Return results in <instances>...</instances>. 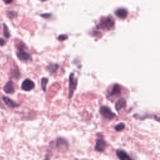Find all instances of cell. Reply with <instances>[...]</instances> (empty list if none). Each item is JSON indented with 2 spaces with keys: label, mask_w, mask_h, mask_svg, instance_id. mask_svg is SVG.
Instances as JSON below:
<instances>
[{
  "label": "cell",
  "mask_w": 160,
  "mask_h": 160,
  "mask_svg": "<svg viewBox=\"0 0 160 160\" xmlns=\"http://www.w3.org/2000/svg\"><path fill=\"white\" fill-rule=\"evenodd\" d=\"M69 98H71L73 93L77 87V78L75 77L74 73H71L69 78Z\"/></svg>",
  "instance_id": "1"
},
{
  "label": "cell",
  "mask_w": 160,
  "mask_h": 160,
  "mask_svg": "<svg viewBox=\"0 0 160 160\" xmlns=\"http://www.w3.org/2000/svg\"><path fill=\"white\" fill-rule=\"evenodd\" d=\"M114 25V21L111 17H108L101 21L100 24V27L103 29H110Z\"/></svg>",
  "instance_id": "2"
},
{
  "label": "cell",
  "mask_w": 160,
  "mask_h": 160,
  "mask_svg": "<svg viewBox=\"0 0 160 160\" xmlns=\"http://www.w3.org/2000/svg\"><path fill=\"white\" fill-rule=\"evenodd\" d=\"M100 113L104 118L108 119H112L115 117V114L113 113L111 110L106 106L101 107L100 109Z\"/></svg>",
  "instance_id": "3"
},
{
  "label": "cell",
  "mask_w": 160,
  "mask_h": 160,
  "mask_svg": "<svg viewBox=\"0 0 160 160\" xmlns=\"http://www.w3.org/2000/svg\"><path fill=\"white\" fill-rule=\"evenodd\" d=\"M106 147V143L103 138L101 136H99L96 140V143L95 146V150L98 152H103L104 151Z\"/></svg>",
  "instance_id": "4"
},
{
  "label": "cell",
  "mask_w": 160,
  "mask_h": 160,
  "mask_svg": "<svg viewBox=\"0 0 160 160\" xmlns=\"http://www.w3.org/2000/svg\"><path fill=\"white\" fill-rule=\"evenodd\" d=\"M34 88V83L30 79H26L22 83L21 89L26 91H29Z\"/></svg>",
  "instance_id": "5"
},
{
  "label": "cell",
  "mask_w": 160,
  "mask_h": 160,
  "mask_svg": "<svg viewBox=\"0 0 160 160\" xmlns=\"http://www.w3.org/2000/svg\"><path fill=\"white\" fill-rule=\"evenodd\" d=\"M18 58L24 61H27L31 60V56L27 52L24 51V50L19 49V51L17 53Z\"/></svg>",
  "instance_id": "6"
},
{
  "label": "cell",
  "mask_w": 160,
  "mask_h": 160,
  "mask_svg": "<svg viewBox=\"0 0 160 160\" xmlns=\"http://www.w3.org/2000/svg\"><path fill=\"white\" fill-rule=\"evenodd\" d=\"M68 142L63 138H59L56 141V146L59 150H66L68 147Z\"/></svg>",
  "instance_id": "7"
},
{
  "label": "cell",
  "mask_w": 160,
  "mask_h": 160,
  "mask_svg": "<svg viewBox=\"0 0 160 160\" xmlns=\"http://www.w3.org/2000/svg\"><path fill=\"white\" fill-rule=\"evenodd\" d=\"M116 15L121 19H125L128 16V11L124 8H120L115 11Z\"/></svg>",
  "instance_id": "8"
},
{
  "label": "cell",
  "mask_w": 160,
  "mask_h": 160,
  "mask_svg": "<svg viewBox=\"0 0 160 160\" xmlns=\"http://www.w3.org/2000/svg\"><path fill=\"white\" fill-rule=\"evenodd\" d=\"M4 91L7 94H11V93H13L15 91L14 85H13V83L11 81L8 82L6 84V85L4 87Z\"/></svg>",
  "instance_id": "9"
},
{
  "label": "cell",
  "mask_w": 160,
  "mask_h": 160,
  "mask_svg": "<svg viewBox=\"0 0 160 160\" xmlns=\"http://www.w3.org/2000/svg\"><path fill=\"white\" fill-rule=\"evenodd\" d=\"M120 93H121V88H120V87L118 85H114L109 93V96H118Z\"/></svg>",
  "instance_id": "10"
},
{
  "label": "cell",
  "mask_w": 160,
  "mask_h": 160,
  "mask_svg": "<svg viewBox=\"0 0 160 160\" xmlns=\"http://www.w3.org/2000/svg\"><path fill=\"white\" fill-rule=\"evenodd\" d=\"M3 101L5 102V103L10 108H15V107H17L18 106V104L15 103L14 101L11 100V99H10L8 97H5V96H3Z\"/></svg>",
  "instance_id": "11"
},
{
  "label": "cell",
  "mask_w": 160,
  "mask_h": 160,
  "mask_svg": "<svg viewBox=\"0 0 160 160\" xmlns=\"http://www.w3.org/2000/svg\"><path fill=\"white\" fill-rule=\"evenodd\" d=\"M116 155L117 156L121 159H130L131 158L128 156V154L123 150H118L116 151Z\"/></svg>",
  "instance_id": "12"
},
{
  "label": "cell",
  "mask_w": 160,
  "mask_h": 160,
  "mask_svg": "<svg viewBox=\"0 0 160 160\" xmlns=\"http://www.w3.org/2000/svg\"><path fill=\"white\" fill-rule=\"evenodd\" d=\"M125 106H126V100L123 98H122L117 101V103H116L115 107L117 111H119L122 108H125Z\"/></svg>",
  "instance_id": "13"
},
{
  "label": "cell",
  "mask_w": 160,
  "mask_h": 160,
  "mask_svg": "<svg viewBox=\"0 0 160 160\" xmlns=\"http://www.w3.org/2000/svg\"><path fill=\"white\" fill-rule=\"evenodd\" d=\"M58 68V65L57 64H51L48 66L47 69L50 73H55L57 71Z\"/></svg>",
  "instance_id": "14"
},
{
  "label": "cell",
  "mask_w": 160,
  "mask_h": 160,
  "mask_svg": "<svg viewBox=\"0 0 160 160\" xmlns=\"http://www.w3.org/2000/svg\"><path fill=\"white\" fill-rule=\"evenodd\" d=\"M48 82V79L46 78H43L42 79V88L44 91H46V86Z\"/></svg>",
  "instance_id": "15"
},
{
  "label": "cell",
  "mask_w": 160,
  "mask_h": 160,
  "mask_svg": "<svg viewBox=\"0 0 160 160\" xmlns=\"http://www.w3.org/2000/svg\"><path fill=\"white\" fill-rule=\"evenodd\" d=\"M3 33H4V35L6 38H10V31L8 30V27L6 26L5 24H3Z\"/></svg>",
  "instance_id": "16"
},
{
  "label": "cell",
  "mask_w": 160,
  "mask_h": 160,
  "mask_svg": "<svg viewBox=\"0 0 160 160\" xmlns=\"http://www.w3.org/2000/svg\"><path fill=\"white\" fill-rule=\"evenodd\" d=\"M125 126L124 123H119L118 125H116V127H115V130L118 131H122L125 128Z\"/></svg>",
  "instance_id": "17"
},
{
  "label": "cell",
  "mask_w": 160,
  "mask_h": 160,
  "mask_svg": "<svg viewBox=\"0 0 160 160\" xmlns=\"http://www.w3.org/2000/svg\"><path fill=\"white\" fill-rule=\"evenodd\" d=\"M67 38L68 36L66 35H61L58 38V39L60 40V41H64V40H65Z\"/></svg>",
  "instance_id": "18"
},
{
  "label": "cell",
  "mask_w": 160,
  "mask_h": 160,
  "mask_svg": "<svg viewBox=\"0 0 160 160\" xmlns=\"http://www.w3.org/2000/svg\"><path fill=\"white\" fill-rule=\"evenodd\" d=\"M5 41L2 39V38H0V46H3L5 44Z\"/></svg>",
  "instance_id": "19"
},
{
  "label": "cell",
  "mask_w": 160,
  "mask_h": 160,
  "mask_svg": "<svg viewBox=\"0 0 160 160\" xmlns=\"http://www.w3.org/2000/svg\"><path fill=\"white\" fill-rule=\"evenodd\" d=\"M3 1L6 4H10L13 2V0H3Z\"/></svg>",
  "instance_id": "20"
},
{
  "label": "cell",
  "mask_w": 160,
  "mask_h": 160,
  "mask_svg": "<svg viewBox=\"0 0 160 160\" xmlns=\"http://www.w3.org/2000/svg\"><path fill=\"white\" fill-rule=\"evenodd\" d=\"M41 1H42V2H45L46 0H41Z\"/></svg>",
  "instance_id": "21"
}]
</instances>
